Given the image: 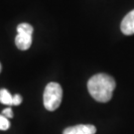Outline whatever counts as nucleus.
Returning <instances> with one entry per match:
<instances>
[{
	"mask_svg": "<svg viewBox=\"0 0 134 134\" xmlns=\"http://www.w3.org/2000/svg\"><path fill=\"white\" fill-rule=\"evenodd\" d=\"M34 28L28 23H21L17 26V35L15 37V45L21 51L29 50L32 45Z\"/></svg>",
	"mask_w": 134,
	"mask_h": 134,
	"instance_id": "nucleus-3",
	"label": "nucleus"
},
{
	"mask_svg": "<svg viewBox=\"0 0 134 134\" xmlns=\"http://www.w3.org/2000/svg\"><path fill=\"white\" fill-rule=\"evenodd\" d=\"M63 99V88L58 82H49L45 87L43 94V102L45 108L54 111L61 105Z\"/></svg>",
	"mask_w": 134,
	"mask_h": 134,
	"instance_id": "nucleus-2",
	"label": "nucleus"
},
{
	"mask_svg": "<svg viewBox=\"0 0 134 134\" xmlns=\"http://www.w3.org/2000/svg\"><path fill=\"white\" fill-rule=\"evenodd\" d=\"M121 32L124 35H133L134 34V9L131 10L121 21L120 24Z\"/></svg>",
	"mask_w": 134,
	"mask_h": 134,
	"instance_id": "nucleus-5",
	"label": "nucleus"
},
{
	"mask_svg": "<svg viewBox=\"0 0 134 134\" xmlns=\"http://www.w3.org/2000/svg\"><path fill=\"white\" fill-rule=\"evenodd\" d=\"M96 127L91 124H79L67 127L63 134H96Z\"/></svg>",
	"mask_w": 134,
	"mask_h": 134,
	"instance_id": "nucleus-4",
	"label": "nucleus"
},
{
	"mask_svg": "<svg viewBox=\"0 0 134 134\" xmlns=\"http://www.w3.org/2000/svg\"><path fill=\"white\" fill-rule=\"evenodd\" d=\"M2 71V65H1V63H0V72Z\"/></svg>",
	"mask_w": 134,
	"mask_h": 134,
	"instance_id": "nucleus-10",
	"label": "nucleus"
},
{
	"mask_svg": "<svg viewBox=\"0 0 134 134\" xmlns=\"http://www.w3.org/2000/svg\"><path fill=\"white\" fill-rule=\"evenodd\" d=\"M0 102L6 105H14V96L10 93L8 90L1 88L0 90Z\"/></svg>",
	"mask_w": 134,
	"mask_h": 134,
	"instance_id": "nucleus-6",
	"label": "nucleus"
},
{
	"mask_svg": "<svg viewBox=\"0 0 134 134\" xmlns=\"http://www.w3.org/2000/svg\"><path fill=\"white\" fill-rule=\"evenodd\" d=\"M10 127V121L7 117H5L4 115L0 114V130H8Z\"/></svg>",
	"mask_w": 134,
	"mask_h": 134,
	"instance_id": "nucleus-7",
	"label": "nucleus"
},
{
	"mask_svg": "<svg viewBox=\"0 0 134 134\" xmlns=\"http://www.w3.org/2000/svg\"><path fill=\"white\" fill-rule=\"evenodd\" d=\"M116 82L106 74H96L87 81V90L93 99L98 102H107L111 99Z\"/></svg>",
	"mask_w": 134,
	"mask_h": 134,
	"instance_id": "nucleus-1",
	"label": "nucleus"
},
{
	"mask_svg": "<svg viewBox=\"0 0 134 134\" xmlns=\"http://www.w3.org/2000/svg\"><path fill=\"white\" fill-rule=\"evenodd\" d=\"M22 96L18 94V93H16L14 96V105H19L21 104V102H22Z\"/></svg>",
	"mask_w": 134,
	"mask_h": 134,
	"instance_id": "nucleus-9",
	"label": "nucleus"
},
{
	"mask_svg": "<svg viewBox=\"0 0 134 134\" xmlns=\"http://www.w3.org/2000/svg\"><path fill=\"white\" fill-rule=\"evenodd\" d=\"M2 114L4 115L5 117H7L8 119L9 118H12L14 114H13V111L11 109V107H7V108H5V109L2 110Z\"/></svg>",
	"mask_w": 134,
	"mask_h": 134,
	"instance_id": "nucleus-8",
	"label": "nucleus"
}]
</instances>
